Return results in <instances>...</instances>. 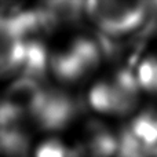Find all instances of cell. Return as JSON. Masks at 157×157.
Segmentation results:
<instances>
[{"label": "cell", "instance_id": "1", "mask_svg": "<svg viewBox=\"0 0 157 157\" xmlns=\"http://www.w3.org/2000/svg\"><path fill=\"white\" fill-rule=\"evenodd\" d=\"M103 47L87 33H73L50 47V75L62 87L77 86L98 73Z\"/></svg>", "mask_w": 157, "mask_h": 157}, {"label": "cell", "instance_id": "2", "mask_svg": "<svg viewBox=\"0 0 157 157\" xmlns=\"http://www.w3.org/2000/svg\"><path fill=\"white\" fill-rule=\"evenodd\" d=\"M142 97L132 69L116 68L92 81L87 103L99 116L130 119L142 106Z\"/></svg>", "mask_w": 157, "mask_h": 157}, {"label": "cell", "instance_id": "3", "mask_svg": "<svg viewBox=\"0 0 157 157\" xmlns=\"http://www.w3.org/2000/svg\"><path fill=\"white\" fill-rule=\"evenodd\" d=\"M150 15L144 2L90 0L84 3V17L102 36L112 40L124 39L141 30Z\"/></svg>", "mask_w": 157, "mask_h": 157}, {"label": "cell", "instance_id": "4", "mask_svg": "<svg viewBox=\"0 0 157 157\" xmlns=\"http://www.w3.org/2000/svg\"><path fill=\"white\" fill-rule=\"evenodd\" d=\"M81 101L68 87L46 86L33 125L39 130L54 134L62 132L80 120Z\"/></svg>", "mask_w": 157, "mask_h": 157}, {"label": "cell", "instance_id": "5", "mask_svg": "<svg viewBox=\"0 0 157 157\" xmlns=\"http://www.w3.org/2000/svg\"><path fill=\"white\" fill-rule=\"evenodd\" d=\"M47 83L15 76L0 95V121L29 123L33 125Z\"/></svg>", "mask_w": 157, "mask_h": 157}, {"label": "cell", "instance_id": "6", "mask_svg": "<svg viewBox=\"0 0 157 157\" xmlns=\"http://www.w3.org/2000/svg\"><path fill=\"white\" fill-rule=\"evenodd\" d=\"M80 157H117L119 132L101 119H88L80 124L73 141Z\"/></svg>", "mask_w": 157, "mask_h": 157}, {"label": "cell", "instance_id": "7", "mask_svg": "<svg viewBox=\"0 0 157 157\" xmlns=\"http://www.w3.org/2000/svg\"><path fill=\"white\" fill-rule=\"evenodd\" d=\"M24 50L25 43L11 19L0 14V80L18 75Z\"/></svg>", "mask_w": 157, "mask_h": 157}, {"label": "cell", "instance_id": "8", "mask_svg": "<svg viewBox=\"0 0 157 157\" xmlns=\"http://www.w3.org/2000/svg\"><path fill=\"white\" fill-rule=\"evenodd\" d=\"M132 71L142 94L157 99V44L138 58Z\"/></svg>", "mask_w": 157, "mask_h": 157}, {"label": "cell", "instance_id": "9", "mask_svg": "<svg viewBox=\"0 0 157 157\" xmlns=\"http://www.w3.org/2000/svg\"><path fill=\"white\" fill-rule=\"evenodd\" d=\"M32 157H80L73 142L51 135L35 145Z\"/></svg>", "mask_w": 157, "mask_h": 157}, {"label": "cell", "instance_id": "10", "mask_svg": "<svg viewBox=\"0 0 157 157\" xmlns=\"http://www.w3.org/2000/svg\"><path fill=\"white\" fill-rule=\"evenodd\" d=\"M153 157H157V155H155V156H153Z\"/></svg>", "mask_w": 157, "mask_h": 157}]
</instances>
